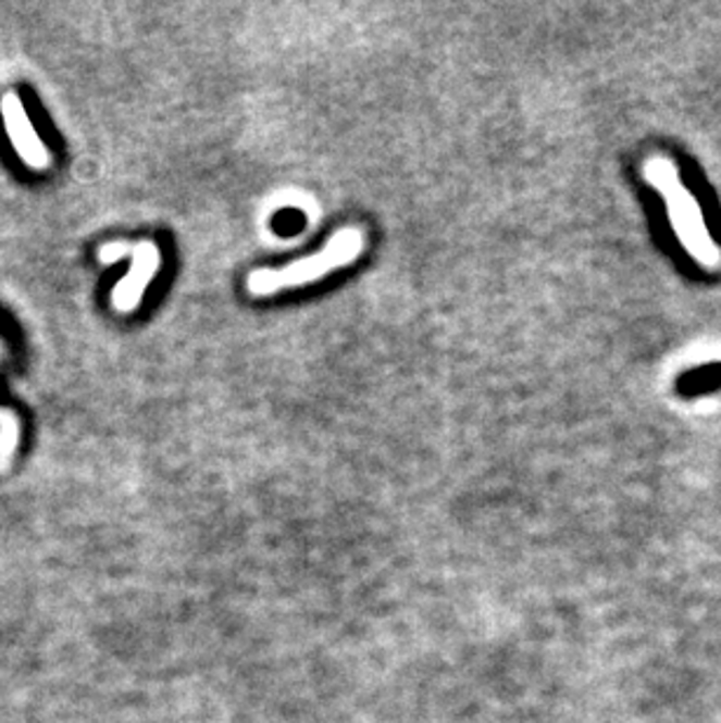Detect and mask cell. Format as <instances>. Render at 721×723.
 <instances>
[{
  "label": "cell",
  "instance_id": "1",
  "mask_svg": "<svg viewBox=\"0 0 721 723\" xmlns=\"http://www.w3.org/2000/svg\"><path fill=\"white\" fill-rule=\"evenodd\" d=\"M365 251V235L359 227H343L328 239L324 249L298 258L286 267H260L253 270L247 279V290L256 298L277 296L282 290H294L300 286H310L316 279L333 274L355 263Z\"/></svg>",
  "mask_w": 721,
  "mask_h": 723
},
{
  "label": "cell",
  "instance_id": "2",
  "mask_svg": "<svg viewBox=\"0 0 721 723\" xmlns=\"http://www.w3.org/2000/svg\"><path fill=\"white\" fill-rule=\"evenodd\" d=\"M125 255H132V267L125 274L111 294V304L117 314H132L141 307L144 294L148 290L150 282L156 279L162 265V253L156 241H139V244H127V241H111L101 246L99 258L103 265H113Z\"/></svg>",
  "mask_w": 721,
  "mask_h": 723
},
{
  "label": "cell",
  "instance_id": "3",
  "mask_svg": "<svg viewBox=\"0 0 721 723\" xmlns=\"http://www.w3.org/2000/svg\"><path fill=\"white\" fill-rule=\"evenodd\" d=\"M647 176L654 186L658 190H663V195L668 197L672 221H674V225H678V233L688 249H692L696 255H700L703 260H714L717 253L712 249L708 233H705V227H703V215L694 199L688 197V192L682 188L678 176H674L672 166L668 162L654 160L647 166Z\"/></svg>",
  "mask_w": 721,
  "mask_h": 723
},
{
  "label": "cell",
  "instance_id": "4",
  "mask_svg": "<svg viewBox=\"0 0 721 723\" xmlns=\"http://www.w3.org/2000/svg\"><path fill=\"white\" fill-rule=\"evenodd\" d=\"M0 115H3V125L10 136V144L14 150H17L20 160L26 166L34 169V172H45L52 162V155L42 138L38 136L22 99L14 95V91H8V95H3V99H0Z\"/></svg>",
  "mask_w": 721,
  "mask_h": 723
},
{
  "label": "cell",
  "instance_id": "5",
  "mask_svg": "<svg viewBox=\"0 0 721 723\" xmlns=\"http://www.w3.org/2000/svg\"><path fill=\"white\" fill-rule=\"evenodd\" d=\"M14 417H17V414H14L12 410L0 408V424H5V422H10V420H14Z\"/></svg>",
  "mask_w": 721,
  "mask_h": 723
}]
</instances>
